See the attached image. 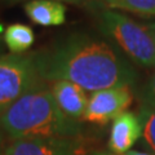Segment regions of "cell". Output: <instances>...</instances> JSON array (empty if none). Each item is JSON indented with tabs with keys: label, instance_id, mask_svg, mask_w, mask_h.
<instances>
[{
	"label": "cell",
	"instance_id": "15",
	"mask_svg": "<svg viewBox=\"0 0 155 155\" xmlns=\"http://www.w3.org/2000/svg\"><path fill=\"white\" fill-rule=\"evenodd\" d=\"M88 5H96V7H102V8H106L107 3L110 0H85Z\"/></svg>",
	"mask_w": 155,
	"mask_h": 155
},
{
	"label": "cell",
	"instance_id": "11",
	"mask_svg": "<svg viewBox=\"0 0 155 155\" xmlns=\"http://www.w3.org/2000/svg\"><path fill=\"white\" fill-rule=\"evenodd\" d=\"M105 9H120L143 17H155V0H110Z\"/></svg>",
	"mask_w": 155,
	"mask_h": 155
},
{
	"label": "cell",
	"instance_id": "20",
	"mask_svg": "<svg viewBox=\"0 0 155 155\" xmlns=\"http://www.w3.org/2000/svg\"><path fill=\"white\" fill-rule=\"evenodd\" d=\"M3 49H4V47H3L2 43H0V54H2V53H3Z\"/></svg>",
	"mask_w": 155,
	"mask_h": 155
},
{
	"label": "cell",
	"instance_id": "3",
	"mask_svg": "<svg viewBox=\"0 0 155 155\" xmlns=\"http://www.w3.org/2000/svg\"><path fill=\"white\" fill-rule=\"evenodd\" d=\"M100 30L134 64L155 67V36L150 25H141L123 13L104 9L100 14Z\"/></svg>",
	"mask_w": 155,
	"mask_h": 155
},
{
	"label": "cell",
	"instance_id": "14",
	"mask_svg": "<svg viewBox=\"0 0 155 155\" xmlns=\"http://www.w3.org/2000/svg\"><path fill=\"white\" fill-rule=\"evenodd\" d=\"M21 2H31V0H4V3L7 4H16V3H21ZM56 2H61V3H69V4H74V5H88L85 0H56Z\"/></svg>",
	"mask_w": 155,
	"mask_h": 155
},
{
	"label": "cell",
	"instance_id": "5",
	"mask_svg": "<svg viewBox=\"0 0 155 155\" xmlns=\"http://www.w3.org/2000/svg\"><path fill=\"white\" fill-rule=\"evenodd\" d=\"M132 100L130 87H115L93 92L88 98L83 119L98 125L107 124L125 113Z\"/></svg>",
	"mask_w": 155,
	"mask_h": 155
},
{
	"label": "cell",
	"instance_id": "9",
	"mask_svg": "<svg viewBox=\"0 0 155 155\" xmlns=\"http://www.w3.org/2000/svg\"><path fill=\"white\" fill-rule=\"evenodd\" d=\"M23 9L34 23L43 27L61 26L66 21L67 7L56 0H31L23 5Z\"/></svg>",
	"mask_w": 155,
	"mask_h": 155
},
{
	"label": "cell",
	"instance_id": "17",
	"mask_svg": "<svg viewBox=\"0 0 155 155\" xmlns=\"http://www.w3.org/2000/svg\"><path fill=\"white\" fill-rule=\"evenodd\" d=\"M124 155H153L150 153H145V151H138V150H130V151L125 153Z\"/></svg>",
	"mask_w": 155,
	"mask_h": 155
},
{
	"label": "cell",
	"instance_id": "8",
	"mask_svg": "<svg viewBox=\"0 0 155 155\" xmlns=\"http://www.w3.org/2000/svg\"><path fill=\"white\" fill-rule=\"evenodd\" d=\"M51 91L58 107L66 116L74 120L83 118L88 97L81 87L67 80H58L52 84Z\"/></svg>",
	"mask_w": 155,
	"mask_h": 155
},
{
	"label": "cell",
	"instance_id": "7",
	"mask_svg": "<svg viewBox=\"0 0 155 155\" xmlns=\"http://www.w3.org/2000/svg\"><path fill=\"white\" fill-rule=\"evenodd\" d=\"M142 138V124L138 115L125 111L115 118L111 124L109 137V151L116 155H124L132 150L133 145Z\"/></svg>",
	"mask_w": 155,
	"mask_h": 155
},
{
	"label": "cell",
	"instance_id": "1",
	"mask_svg": "<svg viewBox=\"0 0 155 155\" xmlns=\"http://www.w3.org/2000/svg\"><path fill=\"white\" fill-rule=\"evenodd\" d=\"M32 57L44 81L67 80L89 92L130 87L137 80V71L124 53L114 43L91 34H70Z\"/></svg>",
	"mask_w": 155,
	"mask_h": 155
},
{
	"label": "cell",
	"instance_id": "2",
	"mask_svg": "<svg viewBox=\"0 0 155 155\" xmlns=\"http://www.w3.org/2000/svg\"><path fill=\"white\" fill-rule=\"evenodd\" d=\"M0 128L12 140L80 137L83 132L79 120L61 111L45 84L14 102L0 116Z\"/></svg>",
	"mask_w": 155,
	"mask_h": 155
},
{
	"label": "cell",
	"instance_id": "6",
	"mask_svg": "<svg viewBox=\"0 0 155 155\" xmlns=\"http://www.w3.org/2000/svg\"><path fill=\"white\" fill-rule=\"evenodd\" d=\"M84 146L80 137L12 140L4 155H80Z\"/></svg>",
	"mask_w": 155,
	"mask_h": 155
},
{
	"label": "cell",
	"instance_id": "12",
	"mask_svg": "<svg viewBox=\"0 0 155 155\" xmlns=\"http://www.w3.org/2000/svg\"><path fill=\"white\" fill-rule=\"evenodd\" d=\"M138 118L142 124V140L155 155V107L141 104L138 107Z\"/></svg>",
	"mask_w": 155,
	"mask_h": 155
},
{
	"label": "cell",
	"instance_id": "4",
	"mask_svg": "<svg viewBox=\"0 0 155 155\" xmlns=\"http://www.w3.org/2000/svg\"><path fill=\"white\" fill-rule=\"evenodd\" d=\"M44 84L45 81L39 75L32 53L2 54L0 56V116L21 97Z\"/></svg>",
	"mask_w": 155,
	"mask_h": 155
},
{
	"label": "cell",
	"instance_id": "16",
	"mask_svg": "<svg viewBox=\"0 0 155 155\" xmlns=\"http://www.w3.org/2000/svg\"><path fill=\"white\" fill-rule=\"evenodd\" d=\"M5 141H4V132L0 130V155H4V151H5Z\"/></svg>",
	"mask_w": 155,
	"mask_h": 155
},
{
	"label": "cell",
	"instance_id": "19",
	"mask_svg": "<svg viewBox=\"0 0 155 155\" xmlns=\"http://www.w3.org/2000/svg\"><path fill=\"white\" fill-rule=\"evenodd\" d=\"M150 27H151V30H153V32H154V36H155V22L151 23V25H150Z\"/></svg>",
	"mask_w": 155,
	"mask_h": 155
},
{
	"label": "cell",
	"instance_id": "18",
	"mask_svg": "<svg viewBox=\"0 0 155 155\" xmlns=\"http://www.w3.org/2000/svg\"><path fill=\"white\" fill-rule=\"evenodd\" d=\"M87 155H116L111 151H105V150H100V151H93V153H89Z\"/></svg>",
	"mask_w": 155,
	"mask_h": 155
},
{
	"label": "cell",
	"instance_id": "10",
	"mask_svg": "<svg viewBox=\"0 0 155 155\" xmlns=\"http://www.w3.org/2000/svg\"><path fill=\"white\" fill-rule=\"evenodd\" d=\"M4 43L13 54H25L35 43V32L23 23H12L4 31Z\"/></svg>",
	"mask_w": 155,
	"mask_h": 155
},
{
	"label": "cell",
	"instance_id": "13",
	"mask_svg": "<svg viewBox=\"0 0 155 155\" xmlns=\"http://www.w3.org/2000/svg\"><path fill=\"white\" fill-rule=\"evenodd\" d=\"M141 100L143 104L155 107V71H154V74L150 76L146 85H145V88L142 91Z\"/></svg>",
	"mask_w": 155,
	"mask_h": 155
}]
</instances>
